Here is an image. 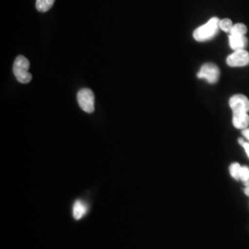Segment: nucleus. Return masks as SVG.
<instances>
[{"instance_id": "nucleus-1", "label": "nucleus", "mask_w": 249, "mask_h": 249, "mask_svg": "<svg viewBox=\"0 0 249 249\" xmlns=\"http://www.w3.org/2000/svg\"><path fill=\"white\" fill-rule=\"evenodd\" d=\"M220 29V19L216 17L211 18L207 23L198 27L193 33V37L197 42H206L217 35Z\"/></svg>"}, {"instance_id": "nucleus-2", "label": "nucleus", "mask_w": 249, "mask_h": 249, "mask_svg": "<svg viewBox=\"0 0 249 249\" xmlns=\"http://www.w3.org/2000/svg\"><path fill=\"white\" fill-rule=\"evenodd\" d=\"M29 60L23 55H18L13 64V73L18 82L22 84H27L32 80L33 76L29 72Z\"/></svg>"}, {"instance_id": "nucleus-3", "label": "nucleus", "mask_w": 249, "mask_h": 249, "mask_svg": "<svg viewBox=\"0 0 249 249\" xmlns=\"http://www.w3.org/2000/svg\"><path fill=\"white\" fill-rule=\"evenodd\" d=\"M77 99L80 108L84 112L88 114H91L94 112V94L91 89H80L78 92Z\"/></svg>"}, {"instance_id": "nucleus-4", "label": "nucleus", "mask_w": 249, "mask_h": 249, "mask_svg": "<svg viewBox=\"0 0 249 249\" xmlns=\"http://www.w3.org/2000/svg\"><path fill=\"white\" fill-rule=\"evenodd\" d=\"M219 77H220V70L215 64L213 63L204 64L197 73L198 79H204L211 84L216 83L219 80Z\"/></svg>"}, {"instance_id": "nucleus-5", "label": "nucleus", "mask_w": 249, "mask_h": 249, "mask_svg": "<svg viewBox=\"0 0 249 249\" xmlns=\"http://www.w3.org/2000/svg\"><path fill=\"white\" fill-rule=\"evenodd\" d=\"M229 106L233 113H249V100L243 94H235L231 96L229 101Z\"/></svg>"}, {"instance_id": "nucleus-6", "label": "nucleus", "mask_w": 249, "mask_h": 249, "mask_svg": "<svg viewBox=\"0 0 249 249\" xmlns=\"http://www.w3.org/2000/svg\"><path fill=\"white\" fill-rule=\"evenodd\" d=\"M226 62L230 67H245L249 64V53L245 49L233 51L228 57Z\"/></svg>"}, {"instance_id": "nucleus-7", "label": "nucleus", "mask_w": 249, "mask_h": 249, "mask_svg": "<svg viewBox=\"0 0 249 249\" xmlns=\"http://www.w3.org/2000/svg\"><path fill=\"white\" fill-rule=\"evenodd\" d=\"M232 124L238 129H246L249 124V113H233Z\"/></svg>"}, {"instance_id": "nucleus-8", "label": "nucleus", "mask_w": 249, "mask_h": 249, "mask_svg": "<svg viewBox=\"0 0 249 249\" xmlns=\"http://www.w3.org/2000/svg\"><path fill=\"white\" fill-rule=\"evenodd\" d=\"M229 45L233 51L245 49L248 45V39L245 36H229Z\"/></svg>"}, {"instance_id": "nucleus-9", "label": "nucleus", "mask_w": 249, "mask_h": 249, "mask_svg": "<svg viewBox=\"0 0 249 249\" xmlns=\"http://www.w3.org/2000/svg\"><path fill=\"white\" fill-rule=\"evenodd\" d=\"M72 213H73V217L76 220H80L87 213V206L83 201L77 200L73 205Z\"/></svg>"}, {"instance_id": "nucleus-10", "label": "nucleus", "mask_w": 249, "mask_h": 249, "mask_svg": "<svg viewBox=\"0 0 249 249\" xmlns=\"http://www.w3.org/2000/svg\"><path fill=\"white\" fill-rule=\"evenodd\" d=\"M54 0H36V9L40 12H46L53 7Z\"/></svg>"}, {"instance_id": "nucleus-11", "label": "nucleus", "mask_w": 249, "mask_h": 249, "mask_svg": "<svg viewBox=\"0 0 249 249\" xmlns=\"http://www.w3.org/2000/svg\"><path fill=\"white\" fill-rule=\"evenodd\" d=\"M247 33H248V28L245 24L236 23V24H233V26L231 28L230 35L231 36H246Z\"/></svg>"}, {"instance_id": "nucleus-12", "label": "nucleus", "mask_w": 249, "mask_h": 249, "mask_svg": "<svg viewBox=\"0 0 249 249\" xmlns=\"http://www.w3.org/2000/svg\"><path fill=\"white\" fill-rule=\"evenodd\" d=\"M240 164L238 162H233L230 165V174L231 178H234L235 180H240Z\"/></svg>"}, {"instance_id": "nucleus-13", "label": "nucleus", "mask_w": 249, "mask_h": 249, "mask_svg": "<svg viewBox=\"0 0 249 249\" xmlns=\"http://www.w3.org/2000/svg\"><path fill=\"white\" fill-rule=\"evenodd\" d=\"M232 26H233V24H232L231 19H229V18L220 19V29L223 30V32L230 34Z\"/></svg>"}, {"instance_id": "nucleus-14", "label": "nucleus", "mask_w": 249, "mask_h": 249, "mask_svg": "<svg viewBox=\"0 0 249 249\" xmlns=\"http://www.w3.org/2000/svg\"><path fill=\"white\" fill-rule=\"evenodd\" d=\"M240 180L247 182L249 180V168L247 166H242L240 170Z\"/></svg>"}, {"instance_id": "nucleus-15", "label": "nucleus", "mask_w": 249, "mask_h": 249, "mask_svg": "<svg viewBox=\"0 0 249 249\" xmlns=\"http://www.w3.org/2000/svg\"><path fill=\"white\" fill-rule=\"evenodd\" d=\"M238 142L240 145L243 146V148L245 149V151H246V153H247V155L249 156V142H246L243 139H239L238 140Z\"/></svg>"}, {"instance_id": "nucleus-16", "label": "nucleus", "mask_w": 249, "mask_h": 249, "mask_svg": "<svg viewBox=\"0 0 249 249\" xmlns=\"http://www.w3.org/2000/svg\"><path fill=\"white\" fill-rule=\"evenodd\" d=\"M243 135H244V137H246V139L249 140V128L243 129Z\"/></svg>"}, {"instance_id": "nucleus-17", "label": "nucleus", "mask_w": 249, "mask_h": 249, "mask_svg": "<svg viewBox=\"0 0 249 249\" xmlns=\"http://www.w3.org/2000/svg\"><path fill=\"white\" fill-rule=\"evenodd\" d=\"M245 194H246L247 196H249V187H247L245 188Z\"/></svg>"}, {"instance_id": "nucleus-18", "label": "nucleus", "mask_w": 249, "mask_h": 249, "mask_svg": "<svg viewBox=\"0 0 249 249\" xmlns=\"http://www.w3.org/2000/svg\"><path fill=\"white\" fill-rule=\"evenodd\" d=\"M245 185H246V187H249V180L247 181V182H245Z\"/></svg>"}]
</instances>
